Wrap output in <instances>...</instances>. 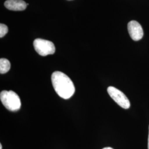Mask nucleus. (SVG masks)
Listing matches in <instances>:
<instances>
[{
  "mask_svg": "<svg viewBox=\"0 0 149 149\" xmlns=\"http://www.w3.org/2000/svg\"><path fill=\"white\" fill-rule=\"evenodd\" d=\"M114 149L112 148H111V147H106V148H103V149Z\"/></svg>",
  "mask_w": 149,
  "mask_h": 149,
  "instance_id": "obj_9",
  "label": "nucleus"
},
{
  "mask_svg": "<svg viewBox=\"0 0 149 149\" xmlns=\"http://www.w3.org/2000/svg\"><path fill=\"white\" fill-rule=\"evenodd\" d=\"M33 46L38 53L43 56L53 54L55 52L54 43L47 40L40 38L36 39L33 42Z\"/></svg>",
  "mask_w": 149,
  "mask_h": 149,
  "instance_id": "obj_3",
  "label": "nucleus"
},
{
  "mask_svg": "<svg viewBox=\"0 0 149 149\" xmlns=\"http://www.w3.org/2000/svg\"><path fill=\"white\" fill-rule=\"evenodd\" d=\"M2 149V146L1 144H0V149Z\"/></svg>",
  "mask_w": 149,
  "mask_h": 149,
  "instance_id": "obj_11",
  "label": "nucleus"
},
{
  "mask_svg": "<svg viewBox=\"0 0 149 149\" xmlns=\"http://www.w3.org/2000/svg\"><path fill=\"white\" fill-rule=\"evenodd\" d=\"M54 90L60 97L68 100L74 95L75 88L69 77L60 71H55L52 75Z\"/></svg>",
  "mask_w": 149,
  "mask_h": 149,
  "instance_id": "obj_1",
  "label": "nucleus"
},
{
  "mask_svg": "<svg viewBox=\"0 0 149 149\" xmlns=\"http://www.w3.org/2000/svg\"><path fill=\"white\" fill-rule=\"evenodd\" d=\"M27 4L23 0H7L5 6L11 11H23L27 7Z\"/></svg>",
  "mask_w": 149,
  "mask_h": 149,
  "instance_id": "obj_6",
  "label": "nucleus"
},
{
  "mask_svg": "<svg viewBox=\"0 0 149 149\" xmlns=\"http://www.w3.org/2000/svg\"><path fill=\"white\" fill-rule=\"evenodd\" d=\"M11 68V64L8 60L1 58L0 59V73L4 74L7 73Z\"/></svg>",
  "mask_w": 149,
  "mask_h": 149,
  "instance_id": "obj_7",
  "label": "nucleus"
},
{
  "mask_svg": "<svg viewBox=\"0 0 149 149\" xmlns=\"http://www.w3.org/2000/svg\"><path fill=\"white\" fill-rule=\"evenodd\" d=\"M128 29L129 35L133 40L138 41L143 37L144 32L143 28L138 22H129L128 24Z\"/></svg>",
  "mask_w": 149,
  "mask_h": 149,
  "instance_id": "obj_5",
  "label": "nucleus"
},
{
  "mask_svg": "<svg viewBox=\"0 0 149 149\" xmlns=\"http://www.w3.org/2000/svg\"><path fill=\"white\" fill-rule=\"evenodd\" d=\"M0 100L6 108L10 111L16 112L21 108L20 98L13 91H2L0 93Z\"/></svg>",
  "mask_w": 149,
  "mask_h": 149,
  "instance_id": "obj_2",
  "label": "nucleus"
},
{
  "mask_svg": "<svg viewBox=\"0 0 149 149\" xmlns=\"http://www.w3.org/2000/svg\"><path fill=\"white\" fill-rule=\"evenodd\" d=\"M8 32V27L4 24H0V37H3Z\"/></svg>",
  "mask_w": 149,
  "mask_h": 149,
  "instance_id": "obj_8",
  "label": "nucleus"
},
{
  "mask_svg": "<svg viewBox=\"0 0 149 149\" xmlns=\"http://www.w3.org/2000/svg\"><path fill=\"white\" fill-rule=\"evenodd\" d=\"M148 149H149V136H148Z\"/></svg>",
  "mask_w": 149,
  "mask_h": 149,
  "instance_id": "obj_10",
  "label": "nucleus"
},
{
  "mask_svg": "<svg viewBox=\"0 0 149 149\" xmlns=\"http://www.w3.org/2000/svg\"><path fill=\"white\" fill-rule=\"evenodd\" d=\"M107 92L112 99L124 109H129L130 107V103L127 97L121 91L117 88L109 86L107 88Z\"/></svg>",
  "mask_w": 149,
  "mask_h": 149,
  "instance_id": "obj_4",
  "label": "nucleus"
}]
</instances>
